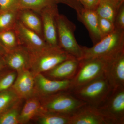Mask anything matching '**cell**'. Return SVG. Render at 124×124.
I'll use <instances>...</instances> for the list:
<instances>
[{
    "label": "cell",
    "instance_id": "obj_1",
    "mask_svg": "<svg viewBox=\"0 0 124 124\" xmlns=\"http://www.w3.org/2000/svg\"><path fill=\"white\" fill-rule=\"evenodd\" d=\"M82 49L79 60L93 58L111 60L124 52V30L116 28L92 47L82 46Z\"/></svg>",
    "mask_w": 124,
    "mask_h": 124
},
{
    "label": "cell",
    "instance_id": "obj_2",
    "mask_svg": "<svg viewBox=\"0 0 124 124\" xmlns=\"http://www.w3.org/2000/svg\"><path fill=\"white\" fill-rule=\"evenodd\" d=\"M30 53L29 70L34 75L46 72L64 60L73 57L59 46H49L39 51Z\"/></svg>",
    "mask_w": 124,
    "mask_h": 124
},
{
    "label": "cell",
    "instance_id": "obj_3",
    "mask_svg": "<svg viewBox=\"0 0 124 124\" xmlns=\"http://www.w3.org/2000/svg\"><path fill=\"white\" fill-rule=\"evenodd\" d=\"M112 90L104 75L70 91L75 97L87 104L97 107L104 102Z\"/></svg>",
    "mask_w": 124,
    "mask_h": 124
},
{
    "label": "cell",
    "instance_id": "obj_4",
    "mask_svg": "<svg viewBox=\"0 0 124 124\" xmlns=\"http://www.w3.org/2000/svg\"><path fill=\"white\" fill-rule=\"evenodd\" d=\"M45 110L71 116L87 104L76 97L70 90L62 91L39 98Z\"/></svg>",
    "mask_w": 124,
    "mask_h": 124
},
{
    "label": "cell",
    "instance_id": "obj_5",
    "mask_svg": "<svg viewBox=\"0 0 124 124\" xmlns=\"http://www.w3.org/2000/svg\"><path fill=\"white\" fill-rule=\"evenodd\" d=\"M58 45L71 56L79 60L82 57V46L78 44L75 38V25L63 15H58L56 18Z\"/></svg>",
    "mask_w": 124,
    "mask_h": 124
},
{
    "label": "cell",
    "instance_id": "obj_6",
    "mask_svg": "<svg viewBox=\"0 0 124 124\" xmlns=\"http://www.w3.org/2000/svg\"><path fill=\"white\" fill-rule=\"evenodd\" d=\"M110 60L93 58L79 60L77 72L71 80V90L86 84L104 75Z\"/></svg>",
    "mask_w": 124,
    "mask_h": 124
},
{
    "label": "cell",
    "instance_id": "obj_7",
    "mask_svg": "<svg viewBox=\"0 0 124 124\" xmlns=\"http://www.w3.org/2000/svg\"><path fill=\"white\" fill-rule=\"evenodd\" d=\"M97 108L109 124H124V87L112 89Z\"/></svg>",
    "mask_w": 124,
    "mask_h": 124
},
{
    "label": "cell",
    "instance_id": "obj_8",
    "mask_svg": "<svg viewBox=\"0 0 124 124\" xmlns=\"http://www.w3.org/2000/svg\"><path fill=\"white\" fill-rule=\"evenodd\" d=\"M59 14L57 4H54L45 8L39 14L43 38L50 46H58L56 18Z\"/></svg>",
    "mask_w": 124,
    "mask_h": 124
},
{
    "label": "cell",
    "instance_id": "obj_9",
    "mask_svg": "<svg viewBox=\"0 0 124 124\" xmlns=\"http://www.w3.org/2000/svg\"><path fill=\"white\" fill-rule=\"evenodd\" d=\"M35 95L39 98L54 94L72 88L71 80L50 79L42 73L35 75Z\"/></svg>",
    "mask_w": 124,
    "mask_h": 124
},
{
    "label": "cell",
    "instance_id": "obj_10",
    "mask_svg": "<svg viewBox=\"0 0 124 124\" xmlns=\"http://www.w3.org/2000/svg\"><path fill=\"white\" fill-rule=\"evenodd\" d=\"M14 29L20 45L25 47L30 53L39 51L49 46L43 37L24 26L18 20Z\"/></svg>",
    "mask_w": 124,
    "mask_h": 124
},
{
    "label": "cell",
    "instance_id": "obj_11",
    "mask_svg": "<svg viewBox=\"0 0 124 124\" xmlns=\"http://www.w3.org/2000/svg\"><path fill=\"white\" fill-rule=\"evenodd\" d=\"M6 67L17 72L30 69L31 54L24 46L19 45L3 55Z\"/></svg>",
    "mask_w": 124,
    "mask_h": 124
},
{
    "label": "cell",
    "instance_id": "obj_12",
    "mask_svg": "<svg viewBox=\"0 0 124 124\" xmlns=\"http://www.w3.org/2000/svg\"><path fill=\"white\" fill-rule=\"evenodd\" d=\"M69 124H109L97 107L86 104L70 116Z\"/></svg>",
    "mask_w": 124,
    "mask_h": 124
},
{
    "label": "cell",
    "instance_id": "obj_13",
    "mask_svg": "<svg viewBox=\"0 0 124 124\" xmlns=\"http://www.w3.org/2000/svg\"><path fill=\"white\" fill-rule=\"evenodd\" d=\"M11 88L23 100H26L34 96L35 75L29 69L17 72L16 79Z\"/></svg>",
    "mask_w": 124,
    "mask_h": 124
},
{
    "label": "cell",
    "instance_id": "obj_14",
    "mask_svg": "<svg viewBox=\"0 0 124 124\" xmlns=\"http://www.w3.org/2000/svg\"><path fill=\"white\" fill-rule=\"evenodd\" d=\"M104 75L112 90L124 87V52L108 61Z\"/></svg>",
    "mask_w": 124,
    "mask_h": 124
},
{
    "label": "cell",
    "instance_id": "obj_15",
    "mask_svg": "<svg viewBox=\"0 0 124 124\" xmlns=\"http://www.w3.org/2000/svg\"><path fill=\"white\" fill-rule=\"evenodd\" d=\"M79 64V61L72 57L64 60L53 69L42 74L50 79L71 80L77 72Z\"/></svg>",
    "mask_w": 124,
    "mask_h": 124
},
{
    "label": "cell",
    "instance_id": "obj_16",
    "mask_svg": "<svg viewBox=\"0 0 124 124\" xmlns=\"http://www.w3.org/2000/svg\"><path fill=\"white\" fill-rule=\"evenodd\" d=\"M78 20L86 27L93 45L101 39L98 25V16L95 10L83 9L77 13Z\"/></svg>",
    "mask_w": 124,
    "mask_h": 124
},
{
    "label": "cell",
    "instance_id": "obj_17",
    "mask_svg": "<svg viewBox=\"0 0 124 124\" xmlns=\"http://www.w3.org/2000/svg\"><path fill=\"white\" fill-rule=\"evenodd\" d=\"M26 100L20 111L19 124H26L34 120L42 110L40 99L35 95Z\"/></svg>",
    "mask_w": 124,
    "mask_h": 124
},
{
    "label": "cell",
    "instance_id": "obj_18",
    "mask_svg": "<svg viewBox=\"0 0 124 124\" xmlns=\"http://www.w3.org/2000/svg\"><path fill=\"white\" fill-rule=\"evenodd\" d=\"M37 14L30 10L20 9L18 13V20L24 26L43 37L41 18Z\"/></svg>",
    "mask_w": 124,
    "mask_h": 124
},
{
    "label": "cell",
    "instance_id": "obj_19",
    "mask_svg": "<svg viewBox=\"0 0 124 124\" xmlns=\"http://www.w3.org/2000/svg\"><path fill=\"white\" fill-rule=\"evenodd\" d=\"M70 116L48 111L42 108L34 120L36 123L39 124H69Z\"/></svg>",
    "mask_w": 124,
    "mask_h": 124
},
{
    "label": "cell",
    "instance_id": "obj_20",
    "mask_svg": "<svg viewBox=\"0 0 124 124\" xmlns=\"http://www.w3.org/2000/svg\"><path fill=\"white\" fill-rule=\"evenodd\" d=\"M120 7L114 0H100L95 11L98 17L114 23Z\"/></svg>",
    "mask_w": 124,
    "mask_h": 124
},
{
    "label": "cell",
    "instance_id": "obj_21",
    "mask_svg": "<svg viewBox=\"0 0 124 124\" xmlns=\"http://www.w3.org/2000/svg\"><path fill=\"white\" fill-rule=\"evenodd\" d=\"M23 99L0 113V124H19V117L22 108Z\"/></svg>",
    "mask_w": 124,
    "mask_h": 124
},
{
    "label": "cell",
    "instance_id": "obj_22",
    "mask_svg": "<svg viewBox=\"0 0 124 124\" xmlns=\"http://www.w3.org/2000/svg\"><path fill=\"white\" fill-rule=\"evenodd\" d=\"M0 42L5 49L6 52L20 45L18 38L14 29L0 32Z\"/></svg>",
    "mask_w": 124,
    "mask_h": 124
},
{
    "label": "cell",
    "instance_id": "obj_23",
    "mask_svg": "<svg viewBox=\"0 0 124 124\" xmlns=\"http://www.w3.org/2000/svg\"><path fill=\"white\" fill-rule=\"evenodd\" d=\"M19 10L0 12V32L14 29L18 21Z\"/></svg>",
    "mask_w": 124,
    "mask_h": 124
},
{
    "label": "cell",
    "instance_id": "obj_24",
    "mask_svg": "<svg viewBox=\"0 0 124 124\" xmlns=\"http://www.w3.org/2000/svg\"><path fill=\"white\" fill-rule=\"evenodd\" d=\"M19 1L20 9L30 10L38 14L45 8L56 4L54 0H19Z\"/></svg>",
    "mask_w": 124,
    "mask_h": 124
},
{
    "label": "cell",
    "instance_id": "obj_25",
    "mask_svg": "<svg viewBox=\"0 0 124 124\" xmlns=\"http://www.w3.org/2000/svg\"><path fill=\"white\" fill-rule=\"evenodd\" d=\"M22 99L12 88L0 92V113L13 106Z\"/></svg>",
    "mask_w": 124,
    "mask_h": 124
},
{
    "label": "cell",
    "instance_id": "obj_26",
    "mask_svg": "<svg viewBox=\"0 0 124 124\" xmlns=\"http://www.w3.org/2000/svg\"><path fill=\"white\" fill-rule=\"evenodd\" d=\"M3 70L0 72V92L11 88L17 76L16 71L10 69Z\"/></svg>",
    "mask_w": 124,
    "mask_h": 124
},
{
    "label": "cell",
    "instance_id": "obj_27",
    "mask_svg": "<svg viewBox=\"0 0 124 124\" xmlns=\"http://www.w3.org/2000/svg\"><path fill=\"white\" fill-rule=\"evenodd\" d=\"M98 25L102 38L112 32L116 29L113 22L106 19L99 17H98Z\"/></svg>",
    "mask_w": 124,
    "mask_h": 124
},
{
    "label": "cell",
    "instance_id": "obj_28",
    "mask_svg": "<svg viewBox=\"0 0 124 124\" xmlns=\"http://www.w3.org/2000/svg\"><path fill=\"white\" fill-rule=\"evenodd\" d=\"M0 11L20 9L19 0H0Z\"/></svg>",
    "mask_w": 124,
    "mask_h": 124
},
{
    "label": "cell",
    "instance_id": "obj_29",
    "mask_svg": "<svg viewBox=\"0 0 124 124\" xmlns=\"http://www.w3.org/2000/svg\"><path fill=\"white\" fill-rule=\"evenodd\" d=\"M114 23L116 29L124 30V3L118 10Z\"/></svg>",
    "mask_w": 124,
    "mask_h": 124
},
{
    "label": "cell",
    "instance_id": "obj_30",
    "mask_svg": "<svg viewBox=\"0 0 124 124\" xmlns=\"http://www.w3.org/2000/svg\"><path fill=\"white\" fill-rule=\"evenodd\" d=\"M55 3L63 4L67 5L72 8L76 11L77 13L81 11L84 7L80 3L79 0H54Z\"/></svg>",
    "mask_w": 124,
    "mask_h": 124
},
{
    "label": "cell",
    "instance_id": "obj_31",
    "mask_svg": "<svg viewBox=\"0 0 124 124\" xmlns=\"http://www.w3.org/2000/svg\"><path fill=\"white\" fill-rule=\"evenodd\" d=\"M84 8L95 10L100 0H79Z\"/></svg>",
    "mask_w": 124,
    "mask_h": 124
},
{
    "label": "cell",
    "instance_id": "obj_32",
    "mask_svg": "<svg viewBox=\"0 0 124 124\" xmlns=\"http://www.w3.org/2000/svg\"><path fill=\"white\" fill-rule=\"evenodd\" d=\"M5 67H6L3 57L0 58V72L2 71Z\"/></svg>",
    "mask_w": 124,
    "mask_h": 124
},
{
    "label": "cell",
    "instance_id": "obj_33",
    "mask_svg": "<svg viewBox=\"0 0 124 124\" xmlns=\"http://www.w3.org/2000/svg\"><path fill=\"white\" fill-rule=\"evenodd\" d=\"M6 51L4 46H2L1 42H0V56L4 55L6 53Z\"/></svg>",
    "mask_w": 124,
    "mask_h": 124
},
{
    "label": "cell",
    "instance_id": "obj_34",
    "mask_svg": "<svg viewBox=\"0 0 124 124\" xmlns=\"http://www.w3.org/2000/svg\"><path fill=\"white\" fill-rule=\"evenodd\" d=\"M114 0L119 6H121L122 4L124 3V0Z\"/></svg>",
    "mask_w": 124,
    "mask_h": 124
},
{
    "label": "cell",
    "instance_id": "obj_35",
    "mask_svg": "<svg viewBox=\"0 0 124 124\" xmlns=\"http://www.w3.org/2000/svg\"></svg>",
    "mask_w": 124,
    "mask_h": 124
}]
</instances>
